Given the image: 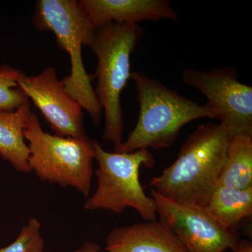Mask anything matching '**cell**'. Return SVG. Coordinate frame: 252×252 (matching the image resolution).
<instances>
[{"mask_svg":"<svg viewBox=\"0 0 252 252\" xmlns=\"http://www.w3.org/2000/svg\"><path fill=\"white\" fill-rule=\"evenodd\" d=\"M230 136L220 124L199 126L181 147L175 161L149 187L178 203L205 207L217 187Z\"/></svg>","mask_w":252,"mask_h":252,"instance_id":"obj_1","label":"cell"},{"mask_svg":"<svg viewBox=\"0 0 252 252\" xmlns=\"http://www.w3.org/2000/svg\"><path fill=\"white\" fill-rule=\"evenodd\" d=\"M130 79L135 83L140 114L127 140L115 147L114 152L167 149L187 124L202 118L216 119V114L207 104L187 98L144 73L132 72Z\"/></svg>","mask_w":252,"mask_h":252,"instance_id":"obj_2","label":"cell"},{"mask_svg":"<svg viewBox=\"0 0 252 252\" xmlns=\"http://www.w3.org/2000/svg\"><path fill=\"white\" fill-rule=\"evenodd\" d=\"M144 33L140 24L108 23L94 30L88 44L97 58L94 91L104 112L102 138L114 144V148L123 142L121 97L132 73L130 57Z\"/></svg>","mask_w":252,"mask_h":252,"instance_id":"obj_3","label":"cell"},{"mask_svg":"<svg viewBox=\"0 0 252 252\" xmlns=\"http://www.w3.org/2000/svg\"><path fill=\"white\" fill-rule=\"evenodd\" d=\"M33 24L41 31L54 32L56 43L69 55L71 73L62 79L66 91L89 113L99 126L102 109L94 94V75L84 67L82 46H88L94 30L77 0H39L36 1Z\"/></svg>","mask_w":252,"mask_h":252,"instance_id":"obj_4","label":"cell"},{"mask_svg":"<svg viewBox=\"0 0 252 252\" xmlns=\"http://www.w3.org/2000/svg\"><path fill=\"white\" fill-rule=\"evenodd\" d=\"M94 160L98 163L96 175L98 185L92 196L86 200L87 210H109L122 213L130 207L138 212L144 221L157 219L155 200L144 192L140 181L141 166L152 168L155 160L148 149L130 153L104 150L97 141L93 140Z\"/></svg>","mask_w":252,"mask_h":252,"instance_id":"obj_5","label":"cell"},{"mask_svg":"<svg viewBox=\"0 0 252 252\" xmlns=\"http://www.w3.org/2000/svg\"><path fill=\"white\" fill-rule=\"evenodd\" d=\"M30 151L29 165L41 180L90 193L94 149L89 137H60L45 132L32 112L24 132Z\"/></svg>","mask_w":252,"mask_h":252,"instance_id":"obj_6","label":"cell"},{"mask_svg":"<svg viewBox=\"0 0 252 252\" xmlns=\"http://www.w3.org/2000/svg\"><path fill=\"white\" fill-rule=\"evenodd\" d=\"M185 84L197 89L207 98V104L216 114L230 137L252 136V87L240 82L232 66L200 71L185 68Z\"/></svg>","mask_w":252,"mask_h":252,"instance_id":"obj_7","label":"cell"},{"mask_svg":"<svg viewBox=\"0 0 252 252\" xmlns=\"http://www.w3.org/2000/svg\"><path fill=\"white\" fill-rule=\"evenodd\" d=\"M160 220L180 239L188 252H225L240 240L234 230L223 229L203 207L174 201L153 189Z\"/></svg>","mask_w":252,"mask_h":252,"instance_id":"obj_8","label":"cell"},{"mask_svg":"<svg viewBox=\"0 0 252 252\" xmlns=\"http://www.w3.org/2000/svg\"><path fill=\"white\" fill-rule=\"evenodd\" d=\"M18 87L39 109L55 135L74 138L87 137L82 107L66 91L54 67L46 68L35 76L21 73Z\"/></svg>","mask_w":252,"mask_h":252,"instance_id":"obj_9","label":"cell"},{"mask_svg":"<svg viewBox=\"0 0 252 252\" xmlns=\"http://www.w3.org/2000/svg\"><path fill=\"white\" fill-rule=\"evenodd\" d=\"M91 27L106 23L139 24L142 21H177L178 14L167 0H80L78 1Z\"/></svg>","mask_w":252,"mask_h":252,"instance_id":"obj_10","label":"cell"},{"mask_svg":"<svg viewBox=\"0 0 252 252\" xmlns=\"http://www.w3.org/2000/svg\"><path fill=\"white\" fill-rule=\"evenodd\" d=\"M106 252H188L161 220H149L113 229Z\"/></svg>","mask_w":252,"mask_h":252,"instance_id":"obj_11","label":"cell"},{"mask_svg":"<svg viewBox=\"0 0 252 252\" xmlns=\"http://www.w3.org/2000/svg\"><path fill=\"white\" fill-rule=\"evenodd\" d=\"M31 113L30 104L12 112L0 110V157L23 173L32 172L29 148L23 135Z\"/></svg>","mask_w":252,"mask_h":252,"instance_id":"obj_12","label":"cell"},{"mask_svg":"<svg viewBox=\"0 0 252 252\" xmlns=\"http://www.w3.org/2000/svg\"><path fill=\"white\" fill-rule=\"evenodd\" d=\"M204 208L223 229L234 230L252 216V188L240 190L217 186Z\"/></svg>","mask_w":252,"mask_h":252,"instance_id":"obj_13","label":"cell"},{"mask_svg":"<svg viewBox=\"0 0 252 252\" xmlns=\"http://www.w3.org/2000/svg\"><path fill=\"white\" fill-rule=\"evenodd\" d=\"M217 186L240 190L252 188V136L230 139Z\"/></svg>","mask_w":252,"mask_h":252,"instance_id":"obj_14","label":"cell"},{"mask_svg":"<svg viewBox=\"0 0 252 252\" xmlns=\"http://www.w3.org/2000/svg\"><path fill=\"white\" fill-rule=\"evenodd\" d=\"M21 73L7 64L0 65V110L12 112L30 104L28 96L18 87Z\"/></svg>","mask_w":252,"mask_h":252,"instance_id":"obj_15","label":"cell"},{"mask_svg":"<svg viewBox=\"0 0 252 252\" xmlns=\"http://www.w3.org/2000/svg\"><path fill=\"white\" fill-rule=\"evenodd\" d=\"M41 223L31 218L23 227L16 240L9 246L1 249L0 252H43L44 240L41 235Z\"/></svg>","mask_w":252,"mask_h":252,"instance_id":"obj_16","label":"cell"},{"mask_svg":"<svg viewBox=\"0 0 252 252\" xmlns=\"http://www.w3.org/2000/svg\"><path fill=\"white\" fill-rule=\"evenodd\" d=\"M230 252H252V243L247 240H240Z\"/></svg>","mask_w":252,"mask_h":252,"instance_id":"obj_17","label":"cell"},{"mask_svg":"<svg viewBox=\"0 0 252 252\" xmlns=\"http://www.w3.org/2000/svg\"><path fill=\"white\" fill-rule=\"evenodd\" d=\"M74 252H102L97 244L93 243H85L80 248L74 251Z\"/></svg>","mask_w":252,"mask_h":252,"instance_id":"obj_18","label":"cell"},{"mask_svg":"<svg viewBox=\"0 0 252 252\" xmlns=\"http://www.w3.org/2000/svg\"><path fill=\"white\" fill-rule=\"evenodd\" d=\"M0 252H1V249H0Z\"/></svg>","mask_w":252,"mask_h":252,"instance_id":"obj_19","label":"cell"}]
</instances>
